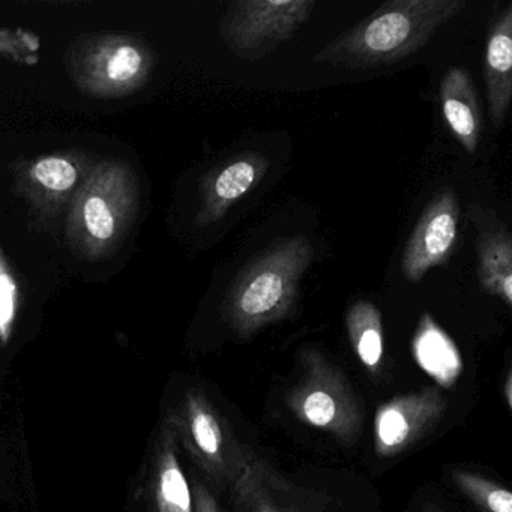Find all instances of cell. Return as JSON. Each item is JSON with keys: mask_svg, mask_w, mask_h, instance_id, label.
<instances>
[{"mask_svg": "<svg viewBox=\"0 0 512 512\" xmlns=\"http://www.w3.org/2000/svg\"><path fill=\"white\" fill-rule=\"evenodd\" d=\"M466 8V0H395L338 35L313 58L346 70L388 67L419 52Z\"/></svg>", "mask_w": 512, "mask_h": 512, "instance_id": "1", "label": "cell"}, {"mask_svg": "<svg viewBox=\"0 0 512 512\" xmlns=\"http://www.w3.org/2000/svg\"><path fill=\"white\" fill-rule=\"evenodd\" d=\"M314 248L305 236L278 239L251 259L230 284L224 319L242 338L253 337L295 311L302 277L310 269Z\"/></svg>", "mask_w": 512, "mask_h": 512, "instance_id": "2", "label": "cell"}, {"mask_svg": "<svg viewBox=\"0 0 512 512\" xmlns=\"http://www.w3.org/2000/svg\"><path fill=\"white\" fill-rule=\"evenodd\" d=\"M175 428L179 445L217 487L230 488L244 472L251 452L242 448L226 416L199 388L185 391L166 416Z\"/></svg>", "mask_w": 512, "mask_h": 512, "instance_id": "3", "label": "cell"}, {"mask_svg": "<svg viewBox=\"0 0 512 512\" xmlns=\"http://www.w3.org/2000/svg\"><path fill=\"white\" fill-rule=\"evenodd\" d=\"M287 407L302 424L326 431L344 443L358 439L362 410L349 382L323 353H301V377L290 389Z\"/></svg>", "mask_w": 512, "mask_h": 512, "instance_id": "4", "label": "cell"}, {"mask_svg": "<svg viewBox=\"0 0 512 512\" xmlns=\"http://www.w3.org/2000/svg\"><path fill=\"white\" fill-rule=\"evenodd\" d=\"M313 0H236L221 22V35L230 52L257 61L295 37L310 20Z\"/></svg>", "mask_w": 512, "mask_h": 512, "instance_id": "5", "label": "cell"}, {"mask_svg": "<svg viewBox=\"0 0 512 512\" xmlns=\"http://www.w3.org/2000/svg\"><path fill=\"white\" fill-rule=\"evenodd\" d=\"M448 400L439 388L398 395L380 404L374 416V449L382 458L412 448L445 415Z\"/></svg>", "mask_w": 512, "mask_h": 512, "instance_id": "6", "label": "cell"}, {"mask_svg": "<svg viewBox=\"0 0 512 512\" xmlns=\"http://www.w3.org/2000/svg\"><path fill=\"white\" fill-rule=\"evenodd\" d=\"M458 220L460 208L454 191H442L431 200L401 257V272L407 281L419 283L430 269L449 259L457 242Z\"/></svg>", "mask_w": 512, "mask_h": 512, "instance_id": "7", "label": "cell"}, {"mask_svg": "<svg viewBox=\"0 0 512 512\" xmlns=\"http://www.w3.org/2000/svg\"><path fill=\"white\" fill-rule=\"evenodd\" d=\"M230 494L235 512H308L307 499L298 488L253 452Z\"/></svg>", "mask_w": 512, "mask_h": 512, "instance_id": "8", "label": "cell"}, {"mask_svg": "<svg viewBox=\"0 0 512 512\" xmlns=\"http://www.w3.org/2000/svg\"><path fill=\"white\" fill-rule=\"evenodd\" d=\"M269 161L257 152L238 155L214 173L205 191L202 223H215L247 196L268 173Z\"/></svg>", "mask_w": 512, "mask_h": 512, "instance_id": "9", "label": "cell"}, {"mask_svg": "<svg viewBox=\"0 0 512 512\" xmlns=\"http://www.w3.org/2000/svg\"><path fill=\"white\" fill-rule=\"evenodd\" d=\"M175 428L164 419L152 464V499L157 512H194L193 493L179 463Z\"/></svg>", "mask_w": 512, "mask_h": 512, "instance_id": "10", "label": "cell"}, {"mask_svg": "<svg viewBox=\"0 0 512 512\" xmlns=\"http://www.w3.org/2000/svg\"><path fill=\"white\" fill-rule=\"evenodd\" d=\"M484 76L491 119L500 130L512 98V4L506 5L488 35Z\"/></svg>", "mask_w": 512, "mask_h": 512, "instance_id": "11", "label": "cell"}, {"mask_svg": "<svg viewBox=\"0 0 512 512\" xmlns=\"http://www.w3.org/2000/svg\"><path fill=\"white\" fill-rule=\"evenodd\" d=\"M440 103L449 130L469 154H475L481 136V110L469 71L449 68L440 85Z\"/></svg>", "mask_w": 512, "mask_h": 512, "instance_id": "12", "label": "cell"}, {"mask_svg": "<svg viewBox=\"0 0 512 512\" xmlns=\"http://www.w3.org/2000/svg\"><path fill=\"white\" fill-rule=\"evenodd\" d=\"M412 352L419 367L442 388H452L463 373L460 350L431 314H422L413 337Z\"/></svg>", "mask_w": 512, "mask_h": 512, "instance_id": "13", "label": "cell"}, {"mask_svg": "<svg viewBox=\"0 0 512 512\" xmlns=\"http://www.w3.org/2000/svg\"><path fill=\"white\" fill-rule=\"evenodd\" d=\"M478 275L482 290L512 305V241L505 224L487 223L479 229Z\"/></svg>", "mask_w": 512, "mask_h": 512, "instance_id": "14", "label": "cell"}, {"mask_svg": "<svg viewBox=\"0 0 512 512\" xmlns=\"http://www.w3.org/2000/svg\"><path fill=\"white\" fill-rule=\"evenodd\" d=\"M346 326L353 352L368 373L379 376L385 359L382 314L371 302L358 301L347 311Z\"/></svg>", "mask_w": 512, "mask_h": 512, "instance_id": "15", "label": "cell"}, {"mask_svg": "<svg viewBox=\"0 0 512 512\" xmlns=\"http://www.w3.org/2000/svg\"><path fill=\"white\" fill-rule=\"evenodd\" d=\"M451 478L482 512H512L511 491L503 485L469 470H452Z\"/></svg>", "mask_w": 512, "mask_h": 512, "instance_id": "16", "label": "cell"}, {"mask_svg": "<svg viewBox=\"0 0 512 512\" xmlns=\"http://www.w3.org/2000/svg\"><path fill=\"white\" fill-rule=\"evenodd\" d=\"M34 176L44 187L62 193L73 187L77 173L64 158H44L34 167Z\"/></svg>", "mask_w": 512, "mask_h": 512, "instance_id": "17", "label": "cell"}, {"mask_svg": "<svg viewBox=\"0 0 512 512\" xmlns=\"http://www.w3.org/2000/svg\"><path fill=\"white\" fill-rule=\"evenodd\" d=\"M17 287L0 260V343L7 344L16 320Z\"/></svg>", "mask_w": 512, "mask_h": 512, "instance_id": "18", "label": "cell"}, {"mask_svg": "<svg viewBox=\"0 0 512 512\" xmlns=\"http://www.w3.org/2000/svg\"><path fill=\"white\" fill-rule=\"evenodd\" d=\"M83 215H85L86 227L94 238L100 241L112 238L115 220L109 206L101 197H89L83 208Z\"/></svg>", "mask_w": 512, "mask_h": 512, "instance_id": "19", "label": "cell"}, {"mask_svg": "<svg viewBox=\"0 0 512 512\" xmlns=\"http://www.w3.org/2000/svg\"><path fill=\"white\" fill-rule=\"evenodd\" d=\"M142 56L134 47H119L107 64V76L113 82H128L139 73Z\"/></svg>", "mask_w": 512, "mask_h": 512, "instance_id": "20", "label": "cell"}, {"mask_svg": "<svg viewBox=\"0 0 512 512\" xmlns=\"http://www.w3.org/2000/svg\"><path fill=\"white\" fill-rule=\"evenodd\" d=\"M191 493H193L194 512H223L209 488L197 478L193 479Z\"/></svg>", "mask_w": 512, "mask_h": 512, "instance_id": "21", "label": "cell"}, {"mask_svg": "<svg viewBox=\"0 0 512 512\" xmlns=\"http://www.w3.org/2000/svg\"><path fill=\"white\" fill-rule=\"evenodd\" d=\"M503 395H505L506 406L512 409V373L508 371L506 374L505 383H503Z\"/></svg>", "mask_w": 512, "mask_h": 512, "instance_id": "22", "label": "cell"}, {"mask_svg": "<svg viewBox=\"0 0 512 512\" xmlns=\"http://www.w3.org/2000/svg\"><path fill=\"white\" fill-rule=\"evenodd\" d=\"M427 512H437V511H427Z\"/></svg>", "mask_w": 512, "mask_h": 512, "instance_id": "23", "label": "cell"}]
</instances>
